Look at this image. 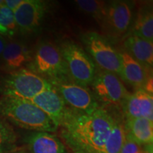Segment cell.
<instances>
[{
  "instance_id": "obj_1",
  "label": "cell",
  "mask_w": 153,
  "mask_h": 153,
  "mask_svg": "<svg viewBox=\"0 0 153 153\" xmlns=\"http://www.w3.org/2000/svg\"><path fill=\"white\" fill-rule=\"evenodd\" d=\"M114 118L104 108L87 114L67 107L62 135L74 152L103 153Z\"/></svg>"
},
{
  "instance_id": "obj_2",
  "label": "cell",
  "mask_w": 153,
  "mask_h": 153,
  "mask_svg": "<svg viewBox=\"0 0 153 153\" xmlns=\"http://www.w3.org/2000/svg\"><path fill=\"white\" fill-rule=\"evenodd\" d=\"M0 114L19 127L38 132H55L57 127L50 118L30 101L3 97Z\"/></svg>"
},
{
  "instance_id": "obj_3",
  "label": "cell",
  "mask_w": 153,
  "mask_h": 153,
  "mask_svg": "<svg viewBox=\"0 0 153 153\" xmlns=\"http://www.w3.org/2000/svg\"><path fill=\"white\" fill-rule=\"evenodd\" d=\"M53 87L48 80L26 68L11 72L0 80V93L3 97L26 101Z\"/></svg>"
},
{
  "instance_id": "obj_4",
  "label": "cell",
  "mask_w": 153,
  "mask_h": 153,
  "mask_svg": "<svg viewBox=\"0 0 153 153\" xmlns=\"http://www.w3.org/2000/svg\"><path fill=\"white\" fill-rule=\"evenodd\" d=\"M30 70L51 83L71 80L60 49L51 43L38 45L30 61Z\"/></svg>"
},
{
  "instance_id": "obj_5",
  "label": "cell",
  "mask_w": 153,
  "mask_h": 153,
  "mask_svg": "<svg viewBox=\"0 0 153 153\" xmlns=\"http://www.w3.org/2000/svg\"><path fill=\"white\" fill-rule=\"evenodd\" d=\"M59 49L74 83L85 88L91 85L96 74V65L91 57L71 41L63 43Z\"/></svg>"
},
{
  "instance_id": "obj_6",
  "label": "cell",
  "mask_w": 153,
  "mask_h": 153,
  "mask_svg": "<svg viewBox=\"0 0 153 153\" xmlns=\"http://www.w3.org/2000/svg\"><path fill=\"white\" fill-rule=\"evenodd\" d=\"M82 40L91 58L101 70L121 76V62L119 53L104 36L96 32L84 34Z\"/></svg>"
},
{
  "instance_id": "obj_7",
  "label": "cell",
  "mask_w": 153,
  "mask_h": 153,
  "mask_svg": "<svg viewBox=\"0 0 153 153\" xmlns=\"http://www.w3.org/2000/svg\"><path fill=\"white\" fill-rule=\"evenodd\" d=\"M91 85L97 101L110 106L121 105L128 95L119 76L106 70L96 71Z\"/></svg>"
},
{
  "instance_id": "obj_8",
  "label": "cell",
  "mask_w": 153,
  "mask_h": 153,
  "mask_svg": "<svg viewBox=\"0 0 153 153\" xmlns=\"http://www.w3.org/2000/svg\"><path fill=\"white\" fill-rule=\"evenodd\" d=\"M51 84L65 102L72 108L91 114L99 107L94 96L85 87L71 82H52Z\"/></svg>"
},
{
  "instance_id": "obj_9",
  "label": "cell",
  "mask_w": 153,
  "mask_h": 153,
  "mask_svg": "<svg viewBox=\"0 0 153 153\" xmlns=\"http://www.w3.org/2000/svg\"><path fill=\"white\" fill-rule=\"evenodd\" d=\"M133 6L129 1H114L107 4L103 22L108 34L118 38L127 32L133 18Z\"/></svg>"
},
{
  "instance_id": "obj_10",
  "label": "cell",
  "mask_w": 153,
  "mask_h": 153,
  "mask_svg": "<svg viewBox=\"0 0 153 153\" xmlns=\"http://www.w3.org/2000/svg\"><path fill=\"white\" fill-rule=\"evenodd\" d=\"M46 5L40 0H23L14 11L17 29L23 34L37 30L45 16Z\"/></svg>"
},
{
  "instance_id": "obj_11",
  "label": "cell",
  "mask_w": 153,
  "mask_h": 153,
  "mask_svg": "<svg viewBox=\"0 0 153 153\" xmlns=\"http://www.w3.org/2000/svg\"><path fill=\"white\" fill-rule=\"evenodd\" d=\"M28 101L43 111L57 128L60 126L67 106L64 99L54 87L41 91Z\"/></svg>"
},
{
  "instance_id": "obj_12",
  "label": "cell",
  "mask_w": 153,
  "mask_h": 153,
  "mask_svg": "<svg viewBox=\"0 0 153 153\" xmlns=\"http://www.w3.org/2000/svg\"><path fill=\"white\" fill-rule=\"evenodd\" d=\"M127 118H144L153 121L152 95L140 89L126 97L121 104Z\"/></svg>"
},
{
  "instance_id": "obj_13",
  "label": "cell",
  "mask_w": 153,
  "mask_h": 153,
  "mask_svg": "<svg viewBox=\"0 0 153 153\" xmlns=\"http://www.w3.org/2000/svg\"><path fill=\"white\" fill-rule=\"evenodd\" d=\"M121 62V76L124 81L137 89H142L149 77L150 68L135 60L127 51L119 53ZM152 76V75H151Z\"/></svg>"
},
{
  "instance_id": "obj_14",
  "label": "cell",
  "mask_w": 153,
  "mask_h": 153,
  "mask_svg": "<svg viewBox=\"0 0 153 153\" xmlns=\"http://www.w3.org/2000/svg\"><path fill=\"white\" fill-rule=\"evenodd\" d=\"M124 127L128 136L152 153L153 121L144 118H127Z\"/></svg>"
},
{
  "instance_id": "obj_15",
  "label": "cell",
  "mask_w": 153,
  "mask_h": 153,
  "mask_svg": "<svg viewBox=\"0 0 153 153\" xmlns=\"http://www.w3.org/2000/svg\"><path fill=\"white\" fill-rule=\"evenodd\" d=\"M1 59L4 66L13 72L30 62L32 57L26 45L21 42L11 41L6 43Z\"/></svg>"
},
{
  "instance_id": "obj_16",
  "label": "cell",
  "mask_w": 153,
  "mask_h": 153,
  "mask_svg": "<svg viewBox=\"0 0 153 153\" xmlns=\"http://www.w3.org/2000/svg\"><path fill=\"white\" fill-rule=\"evenodd\" d=\"M26 141L31 153H66L58 137L48 132H34L28 135Z\"/></svg>"
},
{
  "instance_id": "obj_17",
  "label": "cell",
  "mask_w": 153,
  "mask_h": 153,
  "mask_svg": "<svg viewBox=\"0 0 153 153\" xmlns=\"http://www.w3.org/2000/svg\"><path fill=\"white\" fill-rule=\"evenodd\" d=\"M124 45L128 53L137 62L148 68L153 64V43L132 34L126 39Z\"/></svg>"
},
{
  "instance_id": "obj_18",
  "label": "cell",
  "mask_w": 153,
  "mask_h": 153,
  "mask_svg": "<svg viewBox=\"0 0 153 153\" xmlns=\"http://www.w3.org/2000/svg\"><path fill=\"white\" fill-rule=\"evenodd\" d=\"M133 34L153 41V15L152 9L144 7L140 10L134 23Z\"/></svg>"
},
{
  "instance_id": "obj_19",
  "label": "cell",
  "mask_w": 153,
  "mask_h": 153,
  "mask_svg": "<svg viewBox=\"0 0 153 153\" xmlns=\"http://www.w3.org/2000/svg\"><path fill=\"white\" fill-rule=\"evenodd\" d=\"M126 137V133L124 125L114 118L103 153H120L125 142Z\"/></svg>"
},
{
  "instance_id": "obj_20",
  "label": "cell",
  "mask_w": 153,
  "mask_h": 153,
  "mask_svg": "<svg viewBox=\"0 0 153 153\" xmlns=\"http://www.w3.org/2000/svg\"><path fill=\"white\" fill-rule=\"evenodd\" d=\"M16 135L13 128L0 118V153H6L15 148Z\"/></svg>"
},
{
  "instance_id": "obj_21",
  "label": "cell",
  "mask_w": 153,
  "mask_h": 153,
  "mask_svg": "<svg viewBox=\"0 0 153 153\" xmlns=\"http://www.w3.org/2000/svg\"><path fill=\"white\" fill-rule=\"evenodd\" d=\"M17 30L14 12L4 4L0 7V35L12 37Z\"/></svg>"
},
{
  "instance_id": "obj_22",
  "label": "cell",
  "mask_w": 153,
  "mask_h": 153,
  "mask_svg": "<svg viewBox=\"0 0 153 153\" xmlns=\"http://www.w3.org/2000/svg\"><path fill=\"white\" fill-rule=\"evenodd\" d=\"M75 4L80 10L90 14L96 19L104 21L107 4L102 1L96 0H76Z\"/></svg>"
},
{
  "instance_id": "obj_23",
  "label": "cell",
  "mask_w": 153,
  "mask_h": 153,
  "mask_svg": "<svg viewBox=\"0 0 153 153\" xmlns=\"http://www.w3.org/2000/svg\"><path fill=\"white\" fill-rule=\"evenodd\" d=\"M120 153H149L144 147L137 144L136 142L132 140L126 135L125 142Z\"/></svg>"
},
{
  "instance_id": "obj_24",
  "label": "cell",
  "mask_w": 153,
  "mask_h": 153,
  "mask_svg": "<svg viewBox=\"0 0 153 153\" xmlns=\"http://www.w3.org/2000/svg\"><path fill=\"white\" fill-rule=\"evenodd\" d=\"M22 1L23 0H6L4 1V5L14 12Z\"/></svg>"
},
{
  "instance_id": "obj_25",
  "label": "cell",
  "mask_w": 153,
  "mask_h": 153,
  "mask_svg": "<svg viewBox=\"0 0 153 153\" xmlns=\"http://www.w3.org/2000/svg\"><path fill=\"white\" fill-rule=\"evenodd\" d=\"M143 90H145L146 92L152 95L153 93V81H152V76H150L145 82L144 87L143 88Z\"/></svg>"
},
{
  "instance_id": "obj_26",
  "label": "cell",
  "mask_w": 153,
  "mask_h": 153,
  "mask_svg": "<svg viewBox=\"0 0 153 153\" xmlns=\"http://www.w3.org/2000/svg\"><path fill=\"white\" fill-rule=\"evenodd\" d=\"M6 41L2 36L0 35V58H1V54H2L4 49V47L6 45Z\"/></svg>"
},
{
  "instance_id": "obj_27",
  "label": "cell",
  "mask_w": 153,
  "mask_h": 153,
  "mask_svg": "<svg viewBox=\"0 0 153 153\" xmlns=\"http://www.w3.org/2000/svg\"><path fill=\"white\" fill-rule=\"evenodd\" d=\"M4 4V1H2V0H0V7H1V6H3Z\"/></svg>"
},
{
  "instance_id": "obj_28",
  "label": "cell",
  "mask_w": 153,
  "mask_h": 153,
  "mask_svg": "<svg viewBox=\"0 0 153 153\" xmlns=\"http://www.w3.org/2000/svg\"><path fill=\"white\" fill-rule=\"evenodd\" d=\"M11 153H24V152H11Z\"/></svg>"
},
{
  "instance_id": "obj_29",
  "label": "cell",
  "mask_w": 153,
  "mask_h": 153,
  "mask_svg": "<svg viewBox=\"0 0 153 153\" xmlns=\"http://www.w3.org/2000/svg\"><path fill=\"white\" fill-rule=\"evenodd\" d=\"M74 153H83V152H74Z\"/></svg>"
}]
</instances>
